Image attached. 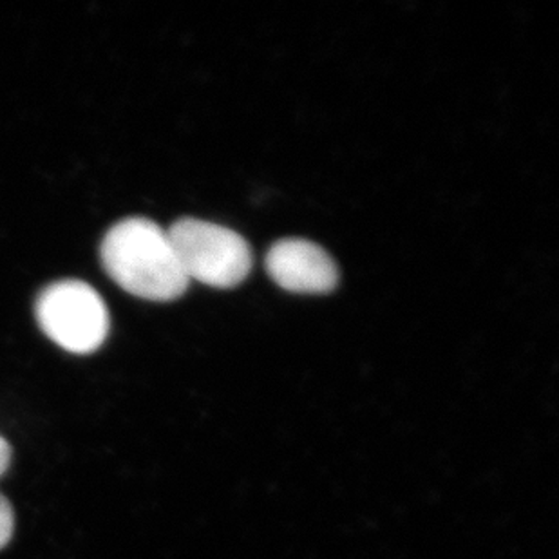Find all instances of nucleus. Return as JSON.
I'll list each match as a JSON object with an SVG mask.
<instances>
[{
	"label": "nucleus",
	"instance_id": "f257e3e1",
	"mask_svg": "<svg viewBox=\"0 0 559 559\" xmlns=\"http://www.w3.org/2000/svg\"><path fill=\"white\" fill-rule=\"evenodd\" d=\"M100 258L122 290L145 301H176L190 285L169 233L147 217H129L109 228Z\"/></svg>",
	"mask_w": 559,
	"mask_h": 559
},
{
	"label": "nucleus",
	"instance_id": "f03ea898",
	"mask_svg": "<svg viewBox=\"0 0 559 559\" xmlns=\"http://www.w3.org/2000/svg\"><path fill=\"white\" fill-rule=\"evenodd\" d=\"M167 233L189 281L227 290L249 277L252 250L230 228L183 217Z\"/></svg>",
	"mask_w": 559,
	"mask_h": 559
},
{
	"label": "nucleus",
	"instance_id": "7ed1b4c3",
	"mask_svg": "<svg viewBox=\"0 0 559 559\" xmlns=\"http://www.w3.org/2000/svg\"><path fill=\"white\" fill-rule=\"evenodd\" d=\"M37 321L60 348L87 355L100 348L109 333V311L100 294L84 281H59L37 299Z\"/></svg>",
	"mask_w": 559,
	"mask_h": 559
},
{
	"label": "nucleus",
	"instance_id": "20e7f679",
	"mask_svg": "<svg viewBox=\"0 0 559 559\" xmlns=\"http://www.w3.org/2000/svg\"><path fill=\"white\" fill-rule=\"evenodd\" d=\"M264 264L275 285L292 294L321 296L338 285L332 255L307 239H281L270 247Z\"/></svg>",
	"mask_w": 559,
	"mask_h": 559
},
{
	"label": "nucleus",
	"instance_id": "39448f33",
	"mask_svg": "<svg viewBox=\"0 0 559 559\" xmlns=\"http://www.w3.org/2000/svg\"><path fill=\"white\" fill-rule=\"evenodd\" d=\"M15 533V512L10 500L0 492V550L10 544Z\"/></svg>",
	"mask_w": 559,
	"mask_h": 559
},
{
	"label": "nucleus",
	"instance_id": "423d86ee",
	"mask_svg": "<svg viewBox=\"0 0 559 559\" xmlns=\"http://www.w3.org/2000/svg\"><path fill=\"white\" fill-rule=\"evenodd\" d=\"M11 459H13V449L5 438L0 437V476L10 469Z\"/></svg>",
	"mask_w": 559,
	"mask_h": 559
}]
</instances>
